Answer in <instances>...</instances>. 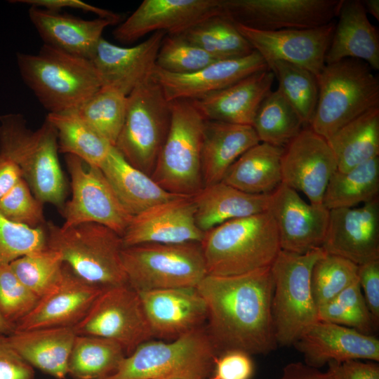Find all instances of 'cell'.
I'll return each instance as SVG.
<instances>
[{"label":"cell","mask_w":379,"mask_h":379,"mask_svg":"<svg viewBox=\"0 0 379 379\" xmlns=\"http://www.w3.org/2000/svg\"><path fill=\"white\" fill-rule=\"evenodd\" d=\"M196 288L206 303L205 328L218 356L230 350L266 354L277 347L270 267L232 276L207 274Z\"/></svg>","instance_id":"cell-1"},{"label":"cell","mask_w":379,"mask_h":379,"mask_svg":"<svg viewBox=\"0 0 379 379\" xmlns=\"http://www.w3.org/2000/svg\"><path fill=\"white\" fill-rule=\"evenodd\" d=\"M21 78L50 113L74 111L101 87L89 59L43 44L36 54L18 53Z\"/></svg>","instance_id":"cell-2"},{"label":"cell","mask_w":379,"mask_h":379,"mask_svg":"<svg viewBox=\"0 0 379 379\" xmlns=\"http://www.w3.org/2000/svg\"><path fill=\"white\" fill-rule=\"evenodd\" d=\"M200 244L207 274L216 276L270 267L281 251L277 227L268 211L219 225L204 232Z\"/></svg>","instance_id":"cell-3"},{"label":"cell","mask_w":379,"mask_h":379,"mask_svg":"<svg viewBox=\"0 0 379 379\" xmlns=\"http://www.w3.org/2000/svg\"><path fill=\"white\" fill-rule=\"evenodd\" d=\"M58 152L56 131L46 119L32 131L20 114L0 116V154L19 167L22 178L38 199L61 208L66 182Z\"/></svg>","instance_id":"cell-4"},{"label":"cell","mask_w":379,"mask_h":379,"mask_svg":"<svg viewBox=\"0 0 379 379\" xmlns=\"http://www.w3.org/2000/svg\"><path fill=\"white\" fill-rule=\"evenodd\" d=\"M46 246L81 279L102 288L128 284L121 260V237L95 222L62 227L46 222Z\"/></svg>","instance_id":"cell-5"},{"label":"cell","mask_w":379,"mask_h":379,"mask_svg":"<svg viewBox=\"0 0 379 379\" xmlns=\"http://www.w3.org/2000/svg\"><path fill=\"white\" fill-rule=\"evenodd\" d=\"M318 101L309 127L328 139L340 128L379 107V79L364 61L326 64L317 77Z\"/></svg>","instance_id":"cell-6"},{"label":"cell","mask_w":379,"mask_h":379,"mask_svg":"<svg viewBox=\"0 0 379 379\" xmlns=\"http://www.w3.org/2000/svg\"><path fill=\"white\" fill-rule=\"evenodd\" d=\"M217 357L204 326L173 340L140 344L104 379H208Z\"/></svg>","instance_id":"cell-7"},{"label":"cell","mask_w":379,"mask_h":379,"mask_svg":"<svg viewBox=\"0 0 379 379\" xmlns=\"http://www.w3.org/2000/svg\"><path fill=\"white\" fill-rule=\"evenodd\" d=\"M325 252L305 254L281 250L270 267L273 279L272 314L278 345L291 346L319 321L311 288V273Z\"/></svg>","instance_id":"cell-8"},{"label":"cell","mask_w":379,"mask_h":379,"mask_svg":"<svg viewBox=\"0 0 379 379\" xmlns=\"http://www.w3.org/2000/svg\"><path fill=\"white\" fill-rule=\"evenodd\" d=\"M171 124L151 178L166 191L193 197L203 187L205 119L190 100L171 101Z\"/></svg>","instance_id":"cell-9"},{"label":"cell","mask_w":379,"mask_h":379,"mask_svg":"<svg viewBox=\"0 0 379 379\" xmlns=\"http://www.w3.org/2000/svg\"><path fill=\"white\" fill-rule=\"evenodd\" d=\"M121 260L127 282L138 292L196 288L207 275L199 242L126 246Z\"/></svg>","instance_id":"cell-10"},{"label":"cell","mask_w":379,"mask_h":379,"mask_svg":"<svg viewBox=\"0 0 379 379\" xmlns=\"http://www.w3.org/2000/svg\"><path fill=\"white\" fill-rule=\"evenodd\" d=\"M171 118V102L150 77L127 96L124 121L114 147L131 165L151 176Z\"/></svg>","instance_id":"cell-11"},{"label":"cell","mask_w":379,"mask_h":379,"mask_svg":"<svg viewBox=\"0 0 379 379\" xmlns=\"http://www.w3.org/2000/svg\"><path fill=\"white\" fill-rule=\"evenodd\" d=\"M73 328L77 335H95L117 343L126 356L154 338L140 295L128 284L104 288Z\"/></svg>","instance_id":"cell-12"},{"label":"cell","mask_w":379,"mask_h":379,"mask_svg":"<svg viewBox=\"0 0 379 379\" xmlns=\"http://www.w3.org/2000/svg\"><path fill=\"white\" fill-rule=\"evenodd\" d=\"M65 157L71 178L72 198L60 208L65 220L62 227L95 222L122 237L133 215L121 204L100 168L88 166L74 155Z\"/></svg>","instance_id":"cell-13"},{"label":"cell","mask_w":379,"mask_h":379,"mask_svg":"<svg viewBox=\"0 0 379 379\" xmlns=\"http://www.w3.org/2000/svg\"><path fill=\"white\" fill-rule=\"evenodd\" d=\"M343 0H220L234 23L264 31L325 25L338 17Z\"/></svg>","instance_id":"cell-14"},{"label":"cell","mask_w":379,"mask_h":379,"mask_svg":"<svg viewBox=\"0 0 379 379\" xmlns=\"http://www.w3.org/2000/svg\"><path fill=\"white\" fill-rule=\"evenodd\" d=\"M235 24V23H234ZM239 32L267 62L283 60L300 66L317 77L323 70L335 22L305 29L264 31L235 24Z\"/></svg>","instance_id":"cell-15"},{"label":"cell","mask_w":379,"mask_h":379,"mask_svg":"<svg viewBox=\"0 0 379 379\" xmlns=\"http://www.w3.org/2000/svg\"><path fill=\"white\" fill-rule=\"evenodd\" d=\"M337 170L335 157L326 139L309 126L284 148L282 182L302 192L312 205H323L328 182Z\"/></svg>","instance_id":"cell-16"},{"label":"cell","mask_w":379,"mask_h":379,"mask_svg":"<svg viewBox=\"0 0 379 379\" xmlns=\"http://www.w3.org/2000/svg\"><path fill=\"white\" fill-rule=\"evenodd\" d=\"M268 211L277 227L281 250L305 254L321 248L329 221V210L324 205L307 203L281 182L270 194Z\"/></svg>","instance_id":"cell-17"},{"label":"cell","mask_w":379,"mask_h":379,"mask_svg":"<svg viewBox=\"0 0 379 379\" xmlns=\"http://www.w3.org/2000/svg\"><path fill=\"white\" fill-rule=\"evenodd\" d=\"M222 14L220 0H144L113 32L123 43L156 32L179 34L197 23Z\"/></svg>","instance_id":"cell-18"},{"label":"cell","mask_w":379,"mask_h":379,"mask_svg":"<svg viewBox=\"0 0 379 379\" xmlns=\"http://www.w3.org/2000/svg\"><path fill=\"white\" fill-rule=\"evenodd\" d=\"M321 248L357 265L379 260V197L359 207L329 210Z\"/></svg>","instance_id":"cell-19"},{"label":"cell","mask_w":379,"mask_h":379,"mask_svg":"<svg viewBox=\"0 0 379 379\" xmlns=\"http://www.w3.org/2000/svg\"><path fill=\"white\" fill-rule=\"evenodd\" d=\"M266 69L265 60L254 50L242 57L216 60L189 74L170 73L155 66L151 77L168 101L194 100Z\"/></svg>","instance_id":"cell-20"},{"label":"cell","mask_w":379,"mask_h":379,"mask_svg":"<svg viewBox=\"0 0 379 379\" xmlns=\"http://www.w3.org/2000/svg\"><path fill=\"white\" fill-rule=\"evenodd\" d=\"M204 234L196 223L192 197H180L133 216L121 238L126 247L147 243H200Z\"/></svg>","instance_id":"cell-21"},{"label":"cell","mask_w":379,"mask_h":379,"mask_svg":"<svg viewBox=\"0 0 379 379\" xmlns=\"http://www.w3.org/2000/svg\"><path fill=\"white\" fill-rule=\"evenodd\" d=\"M138 293L153 338L173 340L206 324L207 309L197 288Z\"/></svg>","instance_id":"cell-22"},{"label":"cell","mask_w":379,"mask_h":379,"mask_svg":"<svg viewBox=\"0 0 379 379\" xmlns=\"http://www.w3.org/2000/svg\"><path fill=\"white\" fill-rule=\"evenodd\" d=\"M305 363L320 368L331 362L379 361V340L353 328L319 320L293 344Z\"/></svg>","instance_id":"cell-23"},{"label":"cell","mask_w":379,"mask_h":379,"mask_svg":"<svg viewBox=\"0 0 379 379\" xmlns=\"http://www.w3.org/2000/svg\"><path fill=\"white\" fill-rule=\"evenodd\" d=\"M166 34L165 32H154L145 41L132 47L119 46L102 37L91 59L102 86L116 89L128 96L151 77Z\"/></svg>","instance_id":"cell-24"},{"label":"cell","mask_w":379,"mask_h":379,"mask_svg":"<svg viewBox=\"0 0 379 379\" xmlns=\"http://www.w3.org/2000/svg\"><path fill=\"white\" fill-rule=\"evenodd\" d=\"M104 288L74 274L64 263L62 278L34 308L15 326L14 331L48 327H73L86 314Z\"/></svg>","instance_id":"cell-25"},{"label":"cell","mask_w":379,"mask_h":379,"mask_svg":"<svg viewBox=\"0 0 379 379\" xmlns=\"http://www.w3.org/2000/svg\"><path fill=\"white\" fill-rule=\"evenodd\" d=\"M274 79L269 69H263L192 101L206 120L252 126L260 104L272 91Z\"/></svg>","instance_id":"cell-26"},{"label":"cell","mask_w":379,"mask_h":379,"mask_svg":"<svg viewBox=\"0 0 379 379\" xmlns=\"http://www.w3.org/2000/svg\"><path fill=\"white\" fill-rule=\"evenodd\" d=\"M28 15L44 44L89 60L102 38L104 30L119 22L99 17L84 20L33 6H30Z\"/></svg>","instance_id":"cell-27"},{"label":"cell","mask_w":379,"mask_h":379,"mask_svg":"<svg viewBox=\"0 0 379 379\" xmlns=\"http://www.w3.org/2000/svg\"><path fill=\"white\" fill-rule=\"evenodd\" d=\"M338 18L326 55V65L354 58L378 70V31L370 22L361 1L343 0Z\"/></svg>","instance_id":"cell-28"},{"label":"cell","mask_w":379,"mask_h":379,"mask_svg":"<svg viewBox=\"0 0 379 379\" xmlns=\"http://www.w3.org/2000/svg\"><path fill=\"white\" fill-rule=\"evenodd\" d=\"M259 142L251 126L205 119L201 158L204 187L221 182L235 161Z\"/></svg>","instance_id":"cell-29"},{"label":"cell","mask_w":379,"mask_h":379,"mask_svg":"<svg viewBox=\"0 0 379 379\" xmlns=\"http://www.w3.org/2000/svg\"><path fill=\"white\" fill-rule=\"evenodd\" d=\"M77 334L70 326L14 331L8 335L11 346L32 366L63 379Z\"/></svg>","instance_id":"cell-30"},{"label":"cell","mask_w":379,"mask_h":379,"mask_svg":"<svg viewBox=\"0 0 379 379\" xmlns=\"http://www.w3.org/2000/svg\"><path fill=\"white\" fill-rule=\"evenodd\" d=\"M192 197L195 220L204 232L229 220L268 211L270 194H252L223 182L204 186Z\"/></svg>","instance_id":"cell-31"},{"label":"cell","mask_w":379,"mask_h":379,"mask_svg":"<svg viewBox=\"0 0 379 379\" xmlns=\"http://www.w3.org/2000/svg\"><path fill=\"white\" fill-rule=\"evenodd\" d=\"M125 209L133 216L180 197L131 165L114 146L100 167Z\"/></svg>","instance_id":"cell-32"},{"label":"cell","mask_w":379,"mask_h":379,"mask_svg":"<svg viewBox=\"0 0 379 379\" xmlns=\"http://www.w3.org/2000/svg\"><path fill=\"white\" fill-rule=\"evenodd\" d=\"M284 148L259 142L242 154L222 182L252 194H270L282 182Z\"/></svg>","instance_id":"cell-33"},{"label":"cell","mask_w":379,"mask_h":379,"mask_svg":"<svg viewBox=\"0 0 379 379\" xmlns=\"http://www.w3.org/2000/svg\"><path fill=\"white\" fill-rule=\"evenodd\" d=\"M326 140L339 171H347L379 157V107L352 119Z\"/></svg>","instance_id":"cell-34"},{"label":"cell","mask_w":379,"mask_h":379,"mask_svg":"<svg viewBox=\"0 0 379 379\" xmlns=\"http://www.w3.org/2000/svg\"><path fill=\"white\" fill-rule=\"evenodd\" d=\"M46 119L56 131L59 152L76 156L88 166L100 168L113 147L74 110L50 113Z\"/></svg>","instance_id":"cell-35"},{"label":"cell","mask_w":379,"mask_h":379,"mask_svg":"<svg viewBox=\"0 0 379 379\" xmlns=\"http://www.w3.org/2000/svg\"><path fill=\"white\" fill-rule=\"evenodd\" d=\"M379 157L347 171H336L326 188L323 205L328 210L352 208L378 198Z\"/></svg>","instance_id":"cell-36"},{"label":"cell","mask_w":379,"mask_h":379,"mask_svg":"<svg viewBox=\"0 0 379 379\" xmlns=\"http://www.w3.org/2000/svg\"><path fill=\"white\" fill-rule=\"evenodd\" d=\"M126 356L117 343L98 336L77 335L68 361L76 379H104L114 373Z\"/></svg>","instance_id":"cell-37"},{"label":"cell","mask_w":379,"mask_h":379,"mask_svg":"<svg viewBox=\"0 0 379 379\" xmlns=\"http://www.w3.org/2000/svg\"><path fill=\"white\" fill-rule=\"evenodd\" d=\"M217 60L242 57L254 50L227 16L210 17L179 34Z\"/></svg>","instance_id":"cell-38"},{"label":"cell","mask_w":379,"mask_h":379,"mask_svg":"<svg viewBox=\"0 0 379 379\" xmlns=\"http://www.w3.org/2000/svg\"><path fill=\"white\" fill-rule=\"evenodd\" d=\"M252 126L260 142L283 148L305 127L278 89L271 91L263 100Z\"/></svg>","instance_id":"cell-39"},{"label":"cell","mask_w":379,"mask_h":379,"mask_svg":"<svg viewBox=\"0 0 379 379\" xmlns=\"http://www.w3.org/2000/svg\"><path fill=\"white\" fill-rule=\"evenodd\" d=\"M266 63L278 80L277 89L295 109L304 126L308 127L318 101L317 77L300 66L283 60H270Z\"/></svg>","instance_id":"cell-40"},{"label":"cell","mask_w":379,"mask_h":379,"mask_svg":"<svg viewBox=\"0 0 379 379\" xmlns=\"http://www.w3.org/2000/svg\"><path fill=\"white\" fill-rule=\"evenodd\" d=\"M126 102L127 96L122 93L102 86L74 111L114 146L124 121Z\"/></svg>","instance_id":"cell-41"},{"label":"cell","mask_w":379,"mask_h":379,"mask_svg":"<svg viewBox=\"0 0 379 379\" xmlns=\"http://www.w3.org/2000/svg\"><path fill=\"white\" fill-rule=\"evenodd\" d=\"M9 265L20 281L39 298L59 284L64 272L60 254L47 246L22 256Z\"/></svg>","instance_id":"cell-42"},{"label":"cell","mask_w":379,"mask_h":379,"mask_svg":"<svg viewBox=\"0 0 379 379\" xmlns=\"http://www.w3.org/2000/svg\"><path fill=\"white\" fill-rule=\"evenodd\" d=\"M358 265L352 261L325 253L314 263L311 288L317 307L329 302L358 281Z\"/></svg>","instance_id":"cell-43"},{"label":"cell","mask_w":379,"mask_h":379,"mask_svg":"<svg viewBox=\"0 0 379 379\" xmlns=\"http://www.w3.org/2000/svg\"><path fill=\"white\" fill-rule=\"evenodd\" d=\"M319 320L353 328L374 335L375 326L358 281L333 299L318 307Z\"/></svg>","instance_id":"cell-44"},{"label":"cell","mask_w":379,"mask_h":379,"mask_svg":"<svg viewBox=\"0 0 379 379\" xmlns=\"http://www.w3.org/2000/svg\"><path fill=\"white\" fill-rule=\"evenodd\" d=\"M220 60L180 34H168L160 45L156 66L173 74H189Z\"/></svg>","instance_id":"cell-45"},{"label":"cell","mask_w":379,"mask_h":379,"mask_svg":"<svg viewBox=\"0 0 379 379\" xmlns=\"http://www.w3.org/2000/svg\"><path fill=\"white\" fill-rule=\"evenodd\" d=\"M46 246L44 227L33 228L18 224L0 213V265H8Z\"/></svg>","instance_id":"cell-46"},{"label":"cell","mask_w":379,"mask_h":379,"mask_svg":"<svg viewBox=\"0 0 379 379\" xmlns=\"http://www.w3.org/2000/svg\"><path fill=\"white\" fill-rule=\"evenodd\" d=\"M16 277L8 265H0V314L15 324L27 315L39 300Z\"/></svg>","instance_id":"cell-47"},{"label":"cell","mask_w":379,"mask_h":379,"mask_svg":"<svg viewBox=\"0 0 379 379\" xmlns=\"http://www.w3.org/2000/svg\"><path fill=\"white\" fill-rule=\"evenodd\" d=\"M0 213L14 222L33 228L44 227L46 223L44 203L22 178L0 199Z\"/></svg>","instance_id":"cell-48"},{"label":"cell","mask_w":379,"mask_h":379,"mask_svg":"<svg viewBox=\"0 0 379 379\" xmlns=\"http://www.w3.org/2000/svg\"><path fill=\"white\" fill-rule=\"evenodd\" d=\"M251 355L241 350H230L215 359L214 368L208 379H251L254 364Z\"/></svg>","instance_id":"cell-49"},{"label":"cell","mask_w":379,"mask_h":379,"mask_svg":"<svg viewBox=\"0 0 379 379\" xmlns=\"http://www.w3.org/2000/svg\"><path fill=\"white\" fill-rule=\"evenodd\" d=\"M358 282L377 327L379 326V260L358 265Z\"/></svg>","instance_id":"cell-50"},{"label":"cell","mask_w":379,"mask_h":379,"mask_svg":"<svg viewBox=\"0 0 379 379\" xmlns=\"http://www.w3.org/2000/svg\"><path fill=\"white\" fill-rule=\"evenodd\" d=\"M34 371L0 332V379H33Z\"/></svg>","instance_id":"cell-51"},{"label":"cell","mask_w":379,"mask_h":379,"mask_svg":"<svg viewBox=\"0 0 379 379\" xmlns=\"http://www.w3.org/2000/svg\"><path fill=\"white\" fill-rule=\"evenodd\" d=\"M334 379H379V366L375 361L351 360L328 364Z\"/></svg>","instance_id":"cell-52"},{"label":"cell","mask_w":379,"mask_h":379,"mask_svg":"<svg viewBox=\"0 0 379 379\" xmlns=\"http://www.w3.org/2000/svg\"><path fill=\"white\" fill-rule=\"evenodd\" d=\"M13 2L28 4L30 6L44 8L52 11H59L62 8H69L86 12L93 13L99 18H107L119 22L121 16L109 10L100 8L79 0H18Z\"/></svg>","instance_id":"cell-53"},{"label":"cell","mask_w":379,"mask_h":379,"mask_svg":"<svg viewBox=\"0 0 379 379\" xmlns=\"http://www.w3.org/2000/svg\"><path fill=\"white\" fill-rule=\"evenodd\" d=\"M277 379H334L332 373L327 370L321 371L319 368L307 365L305 362L296 361L286 364L281 376Z\"/></svg>","instance_id":"cell-54"},{"label":"cell","mask_w":379,"mask_h":379,"mask_svg":"<svg viewBox=\"0 0 379 379\" xmlns=\"http://www.w3.org/2000/svg\"><path fill=\"white\" fill-rule=\"evenodd\" d=\"M22 178L19 167L11 159L0 154V199Z\"/></svg>","instance_id":"cell-55"},{"label":"cell","mask_w":379,"mask_h":379,"mask_svg":"<svg viewBox=\"0 0 379 379\" xmlns=\"http://www.w3.org/2000/svg\"><path fill=\"white\" fill-rule=\"evenodd\" d=\"M361 2L366 13L371 14L377 20H379V1L364 0Z\"/></svg>","instance_id":"cell-56"},{"label":"cell","mask_w":379,"mask_h":379,"mask_svg":"<svg viewBox=\"0 0 379 379\" xmlns=\"http://www.w3.org/2000/svg\"><path fill=\"white\" fill-rule=\"evenodd\" d=\"M15 330V326L6 321L0 314V332L9 335Z\"/></svg>","instance_id":"cell-57"}]
</instances>
